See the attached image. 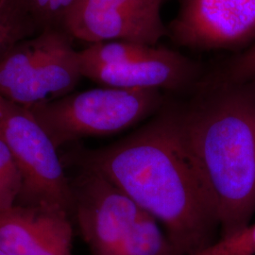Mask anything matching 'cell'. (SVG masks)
Instances as JSON below:
<instances>
[{"mask_svg": "<svg viewBox=\"0 0 255 255\" xmlns=\"http://www.w3.org/2000/svg\"><path fill=\"white\" fill-rule=\"evenodd\" d=\"M70 160L108 179L160 222L179 255L216 242L219 222L184 144L180 108L164 109L111 146L76 150Z\"/></svg>", "mask_w": 255, "mask_h": 255, "instance_id": "1", "label": "cell"}, {"mask_svg": "<svg viewBox=\"0 0 255 255\" xmlns=\"http://www.w3.org/2000/svg\"><path fill=\"white\" fill-rule=\"evenodd\" d=\"M180 126L220 238L246 228L255 214V85L220 79L194 105L180 108Z\"/></svg>", "mask_w": 255, "mask_h": 255, "instance_id": "2", "label": "cell"}, {"mask_svg": "<svg viewBox=\"0 0 255 255\" xmlns=\"http://www.w3.org/2000/svg\"><path fill=\"white\" fill-rule=\"evenodd\" d=\"M159 90L99 87L72 92L31 108L55 146L88 136L120 132L161 109Z\"/></svg>", "mask_w": 255, "mask_h": 255, "instance_id": "3", "label": "cell"}, {"mask_svg": "<svg viewBox=\"0 0 255 255\" xmlns=\"http://www.w3.org/2000/svg\"><path fill=\"white\" fill-rule=\"evenodd\" d=\"M73 42L64 28L19 42L0 63V97L31 109L74 92L83 77Z\"/></svg>", "mask_w": 255, "mask_h": 255, "instance_id": "4", "label": "cell"}, {"mask_svg": "<svg viewBox=\"0 0 255 255\" xmlns=\"http://www.w3.org/2000/svg\"><path fill=\"white\" fill-rule=\"evenodd\" d=\"M0 138L9 147L22 178L16 204L53 207L71 216V181L58 148L31 110L0 97Z\"/></svg>", "mask_w": 255, "mask_h": 255, "instance_id": "5", "label": "cell"}, {"mask_svg": "<svg viewBox=\"0 0 255 255\" xmlns=\"http://www.w3.org/2000/svg\"><path fill=\"white\" fill-rule=\"evenodd\" d=\"M72 214L92 255H119L144 211L98 172L81 168L71 181Z\"/></svg>", "mask_w": 255, "mask_h": 255, "instance_id": "6", "label": "cell"}, {"mask_svg": "<svg viewBox=\"0 0 255 255\" xmlns=\"http://www.w3.org/2000/svg\"><path fill=\"white\" fill-rule=\"evenodd\" d=\"M164 0H77L64 29L90 44L124 40L155 46L168 33L161 15Z\"/></svg>", "mask_w": 255, "mask_h": 255, "instance_id": "7", "label": "cell"}, {"mask_svg": "<svg viewBox=\"0 0 255 255\" xmlns=\"http://www.w3.org/2000/svg\"><path fill=\"white\" fill-rule=\"evenodd\" d=\"M167 31L188 48L240 52L255 42V0H180Z\"/></svg>", "mask_w": 255, "mask_h": 255, "instance_id": "8", "label": "cell"}, {"mask_svg": "<svg viewBox=\"0 0 255 255\" xmlns=\"http://www.w3.org/2000/svg\"><path fill=\"white\" fill-rule=\"evenodd\" d=\"M64 210L15 204L0 211V250L7 255H72L73 226Z\"/></svg>", "mask_w": 255, "mask_h": 255, "instance_id": "9", "label": "cell"}, {"mask_svg": "<svg viewBox=\"0 0 255 255\" xmlns=\"http://www.w3.org/2000/svg\"><path fill=\"white\" fill-rule=\"evenodd\" d=\"M82 77L105 87L143 90H181L200 74V66L188 57L165 47L124 64L81 62Z\"/></svg>", "mask_w": 255, "mask_h": 255, "instance_id": "10", "label": "cell"}, {"mask_svg": "<svg viewBox=\"0 0 255 255\" xmlns=\"http://www.w3.org/2000/svg\"><path fill=\"white\" fill-rule=\"evenodd\" d=\"M155 46L145 44L116 40L90 44L79 51L82 63L124 64L134 62L150 54Z\"/></svg>", "mask_w": 255, "mask_h": 255, "instance_id": "11", "label": "cell"}, {"mask_svg": "<svg viewBox=\"0 0 255 255\" xmlns=\"http://www.w3.org/2000/svg\"><path fill=\"white\" fill-rule=\"evenodd\" d=\"M39 29L25 11L9 0H0V63L19 42Z\"/></svg>", "mask_w": 255, "mask_h": 255, "instance_id": "12", "label": "cell"}, {"mask_svg": "<svg viewBox=\"0 0 255 255\" xmlns=\"http://www.w3.org/2000/svg\"><path fill=\"white\" fill-rule=\"evenodd\" d=\"M32 19L39 32L64 28L65 14L77 0H9Z\"/></svg>", "mask_w": 255, "mask_h": 255, "instance_id": "13", "label": "cell"}, {"mask_svg": "<svg viewBox=\"0 0 255 255\" xmlns=\"http://www.w3.org/2000/svg\"><path fill=\"white\" fill-rule=\"evenodd\" d=\"M22 188L18 167L6 143L0 138V208L8 209L16 204ZM0 210V211H1Z\"/></svg>", "mask_w": 255, "mask_h": 255, "instance_id": "14", "label": "cell"}, {"mask_svg": "<svg viewBox=\"0 0 255 255\" xmlns=\"http://www.w3.org/2000/svg\"><path fill=\"white\" fill-rule=\"evenodd\" d=\"M193 255H255V223Z\"/></svg>", "mask_w": 255, "mask_h": 255, "instance_id": "15", "label": "cell"}, {"mask_svg": "<svg viewBox=\"0 0 255 255\" xmlns=\"http://www.w3.org/2000/svg\"><path fill=\"white\" fill-rule=\"evenodd\" d=\"M220 79L255 85V42L229 60Z\"/></svg>", "mask_w": 255, "mask_h": 255, "instance_id": "16", "label": "cell"}, {"mask_svg": "<svg viewBox=\"0 0 255 255\" xmlns=\"http://www.w3.org/2000/svg\"><path fill=\"white\" fill-rule=\"evenodd\" d=\"M0 255H5V254H4V253H3V252H2V251H1V250H0Z\"/></svg>", "mask_w": 255, "mask_h": 255, "instance_id": "17", "label": "cell"}]
</instances>
